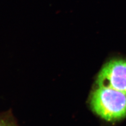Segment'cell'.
Here are the masks:
<instances>
[{
    "label": "cell",
    "instance_id": "6da1fadb",
    "mask_svg": "<svg viewBox=\"0 0 126 126\" xmlns=\"http://www.w3.org/2000/svg\"><path fill=\"white\" fill-rule=\"evenodd\" d=\"M93 111L102 119L116 121L126 116V94L108 87L98 86L90 97Z\"/></svg>",
    "mask_w": 126,
    "mask_h": 126
},
{
    "label": "cell",
    "instance_id": "7a4b0ae2",
    "mask_svg": "<svg viewBox=\"0 0 126 126\" xmlns=\"http://www.w3.org/2000/svg\"><path fill=\"white\" fill-rule=\"evenodd\" d=\"M97 84L126 94V61L112 60L105 64L98 74Z\"/></svg>",
    "mask_w": 126,
    "mask_h": 126
},
{
    "label": "cell",
    "instance_id": "3957f363",
    "mask_svg": "<svg viewBox=\"0 0 126 126\" xmlns=\"http://www.w3.org/2000/svg\"><path fill=\"white\" fill-rule=\"evenodd\" d=\"M0 126H16L9 116L0 115Z\"/></svg>",
    "mask_w": 126,
    "mask_h": 126
}]
</instances>
